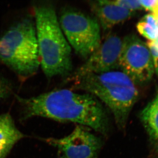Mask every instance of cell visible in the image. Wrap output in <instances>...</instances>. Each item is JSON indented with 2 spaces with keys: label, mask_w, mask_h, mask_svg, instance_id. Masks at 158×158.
Listing matches in <instances>:
<instances>
[{
  "label": "cell",
  "mask_w": 158,
  "mask_h": 158,
  "mask_svg": "<svg viewBox=\"0 0 158 158\" xmlns=\"http://www.w3.org/2000/svg\"><path fill=\"white\" fill-rule=\"evenodd\" d=\"M90 7L100 27L105 31L129 19L135 12L114 5L110 1L90 2Z\"/></svg>",
  "instance_id": "cell-9"
},
{
  "label": "cell",
  "mask_w": 158,
  "mask_h": 158,
  "mask_svg": "<svg viewBox=\"0 0 158 158\" xmlns=\"http://www.w3.org/2000/svg\"><path fill=\"white\" fill-rule=\"evenodd\" d=\"M0 60L22 78L32 76L40 66L34 23L25 19L0 38Z\"/></svg>",
  "instance_id": "cell-4"
},
{
  "label": "cell",
  "mask_w": 158,
  "mask_h": 158,
  "mask_svg": "<svg viewBox=\"0 0 158 158\" xmlns=\"http://www.w3.org/2000/svg\"><path fill=\"white\" fill-rule=\"evenodd\" d=\"M153 14L155 15H158V4L157 6L156 7L155 9L153 11Z\"/></svg>",
  "instance_id": "cell-17"
},
{
  "label": "cell",
  "mask_w": 158,
  "mask_h": 158,
  "mask_svg": "<svg viewBox=\"0 0 158 158\" xmlns=\"http://www.w3.org/2000/svg\"><path fill=\"white\" fill-rule=\"evenodd\" d=\"M155 16L156 19L157 20V25H158V15H155ZM156 40H158V35L157 38Z\"/></svg>",
  "instance_id": "cell-18"
},
{
  "label": "cell",
  "mask_w": 158,
  "mask_h": 158,
  "mask_svg": "<svg viewBox=\"0 0 158 158\" xmlns=\"http://www.w3.org/2000/svg\"><path fill=\"white\" fill-rule=\"evenodd\" d=\"M140 116L151 140L158 150V88L154 98L142 110Z\"/></svg>",
  "instance_id": "cell-11"
},
{
  "label": "cell",
  "mask_w": 158,
  "mask_h": 158,
  "mask_svg": "<svg viewBox=\"0 0 158 158\" xmlns=\"http://www.w3.org/2000/svg\"><path fill=\"white\" fill-rule=\"evenodd\" d=\"M35 28L40 64L46 76L67 77L73 69L71 47L62 32L52 6L35 9Z\"/></svg>",
  "instance_id": "cell-3"
},
{
  "label": "cell",
  "mask_w": 158,
  "mask_h": 158,
  "mask_svg": "<svg viewBox=\"0 0 158 158\" xmlns=\"http://www.w3.org/2000/svg\"><path fill=\"white\" fill-rule=\"evenodd\" d=\"M12 91V86L7 79L0 76V101L8 97Z\"/></svg>",
  "instance_id": "cell-14"
},
{
  "label": "cell",
  "mask_w": 158,
  "mask_h": 158,
  "mask_svg": "<svg viewBox=\"0 0 158 158\" xmlns=\"http://www.w3.org/2000/svg\"><path fill=\"white\" fill-rule=\"evenodd\" d=\"M24 137L9 113L0 115V158H6L15 145Z\"/></svg>",
  "instance_id": "cell-10"
},
{
  "label": "cell",
  "mask_w": 158,
  "mask_h": 158,
  "mask_svg": "<svg viewBox=\"0 0 158 158\" xmlns=\"http://www.w3.org/2000/svg\"><path fill=\"white\" fill-rule=\"evenodd\" d=\"M111 2L123 9L135 12L137 10L143 9L140 1L137 0H117L110 1Z\"/></svg>",
  "instance_id": "cell-13"
},
{
  "label": "cell",
  "mask_w": 158,
  "mask_h": 158,
  "mask_svg": "<svg viewBox=\"0 0 158 158\" xmlns=\"http://www.w3.org/2000/svg\"><path fill=\"white\" fill-rule=\"evenodd\" d=\"M118 69L136 85H146L154 73L151 53L146 44L134 34L123 39Z\"/></svg>",
  "instance_id": "cell-6"
},
{
  "label": "cell",
  "mask_w": 158,
  "mask_h": 158,
  "mask_svg": "<svg viewBox=\"0 0 158 158\" xmlns=\"http://www.w3.org/2000/svg\"><path fill=\"white\" fill-rule=\"evenodd\" d=\"M137 29L139 34L149 40V41H154L157 38L158 28L154 27L141 19L137 24Z\"/></svg>",
  "instance_id": "cell-12"
},
{
  "label": "cell",
  "mask_w": 158,
  "mask_h": 158,
  "mask_svg": "<svg viewBox=\"0 0 158 158\" xmlns=\"http://www.w3.org/2000/svg\"><path fill=\"white\" fill-rule=\"evenodd\" d=\"M59 21L71 47L81 58L88 59L101 44V27L95 18L67 7L61 12Z\"/></svg>",
  "instance_id": "cell-5"
},
{
  "label": "cell",
  "mask_w": 158,
  "mask_h": 158,
  "mask_svg": "<svg viewBox=\"0 0 158 158\" xmlns=\"http://www.w3.org/2000/svg\"><path fill=\"white\" fill-rule=\"evenodd\" d=\"M45 141L65 158H96L102 145L100 138L81 125L66 137L46 138Z\"/></svg>",
  "instance_id": "cell-7"
},
{
  "label": "cell",
  "mask_w": 158,
  "mask_h": 158,
  "mask_svg": "<svg viewBox=\"0 0 158 158\" xmlns=\"http://www.w3.org/2000/svg\"><path fill=\"white\" fill-rule=\"evenodd\" d=\"M23 107V119L34 116L60 122H71L106 135L109 120L104 108L94 96L68 89H59L25 98L16 96Z\"/></svg>",
  "instance_id": "cell-1"
},
{
  "label": "cell",
  "mask_w": 158,
  "mask_h": 158,
  "mask_svg": "<svg viewBox=\"0 0 158 158\" xmlns=\"http://www.w3.org/2000/svg\"><path fill=\"white\" fill-rule=\"evenodd\" d=\"M140 4L143 9L147 11H152L153 12L156 7L157 6V0H151V1H140Z\"/></svg>",
  "instance_id": "cell-16"
},
{
  "label": "cell",
  "mask_w": 158,
  "mask_h": 158,
  "mask_svg": "<svg viewBox=\"0 0 158 158\" xmlns=\"http://www.w3.org/2000/svg\"><path fill=\"white\" fill-rule=\"evenodd\" d=\"M65 158L63 157L62 156V157H60V158Z\"/></svg>",
  "instance_id": "cell-19"
},
{
  "label": "cell",
  "mask_w": 158,
  "mask_h": 158,
  "mask_svg": "<svg viewBox=\"0 0 158 158\" xmlns=\"http://www.w3.org/2000/svg\"><path fill=\"white\" fill-rule=\"evenodd\" d=\"M74 86L98 98L113 113L119 129L126 127L139 92L135 83L121 71L74 76Z\"/></svg>",
  "instance_id": "cell-2"
},
{
  "label": "cell",
  "mask_w": 158,
  "mask_h": 158,
  "mask_svg": "<svg viewBox=\"0 0 158 158\" xmlns=\"http://www.w3.org/2000/svg\"><path fill=\"white\" fill-rule=\"evenodd\" d=\"M147 45L152 56L154 70L158 77V50L156 48L152 41H148Z\"/></svg>",
  "instance_id": "cell-15"
},
{
  "label": "cell",
  "mask_w": 158,
  "mask_h": 158,
  "mask_svg": "<svg viewBox=\"0 0 158 158\" xmlns=\"http://www.w3.org/2000/svg\"><path fill=\"white\" fill-rule=\"evenodd\" d=\"M122 43L123 39L117 35L108 36L74 76L118 70Z\"/></svg>",
  "instance_id": "cell-8"
}]
</instances>
